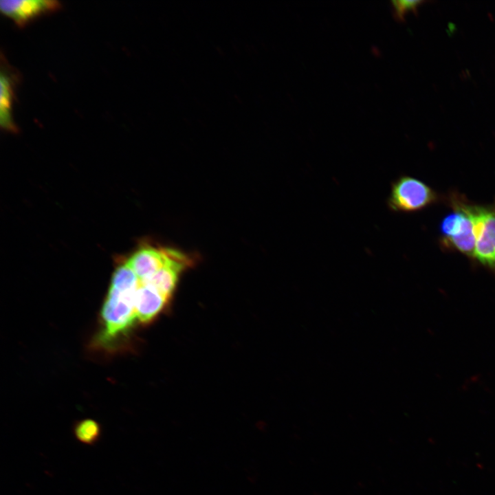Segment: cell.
Segmentation results:
<instances>
[{"label":"cell","instance_id":"1","mask_svg":"<svg viewBox=\"0 0 495 495\" xmlns=\"http://www.w3.org/2000/svg\"><path fill=\"white\" fill-rule=\"evenodd\" d=\"M435 192L426 183L402 175L390 184L386 206L394 212H413L423 210L437 200Z\"/></svg>","mask_w":495,"mask_h":495},{"label":"cell","instance_id":"2","mask_svg":"<svg viewBox=\"0 0 495 495\" xmlns=\"http://www.w3.org/2000/svg\"><path fill=\"white\" fill-rule=\"evenodd\" d=\"M452 211L440 223V233L444 245L473 257L475 248L474 228L465 201L452 199Z\"/></svg>","mask_w":495,"mask_h":495},{"label":"cell","instance_id":"3","mask_svg":"<svg viewBox=\"0 0 495 495\" xmlns=\"http://www.w3.org/2000/svg\"><path fill=\"white\" fill-rule=\"evenodd\" d=\"M138 288L120 291L110 287L102 309L104 324L101 336L102 340L108 341L115 338L133 324L136 319L135 296Z\"/></svg>","mask_w":495,"mask_h":495},{"label":"cell","instance_id":"4","mask_svg":"<svg viewBox=\"0 0 495 495\" xmlns=\"http://www.w3.org/2000/svg\"><path fill=\"white\" fill-rule=\"evenodd\" d=\"M465 206L474 223L473 258L495 273V206L468 204Z\"/></svg>","mask_w":495,"mask_h":495},{"label":"cell","instance_id":"5","mask_svg":"<svg viewBox=\"0 0 495 495\" xmlns=\"http://www.w3.org/2000/svg\"><path fill=\"white\" fill-rule=\"evenodd\" d=\"M61 8V3L54 0H2L1 13L10 18L19 28Z\"/></svg>","mask_w":495,"mask_h":495},{"label":"cell","instance_id":"6","mask_svg":"<svg viewBox=\"0 0 495 495\" xmlns=\"http://www.w3.org/2000/svg\"><path fill=\"white\" fill-rule=\"evenodd\" d=\"M177 249L144 246L126 261L140 281L144 280L166 265L174 257Z\"/></svg>","mask_w":495,"mask_h":495},{"label":"cell","instance_id":"7","mask_svg":"<svg viewBox=\"0 0 495 495\" xmlns=\"http://www.w3.org/2000/svg\"><path fill=\"white\" fill-rule=\"evenodd\" d=\"M168 300L152 287L141 283L135 296L136 319L142 323L152 320Z\"/></svg>","mask_w":495,"mask_h":495},{"label":"cell","instance_id":"8","mask_svg":"<svg viewBox=\"0 0 495 495\" xmlns=\"http://www.w3.org/2000/svg\"><path fill=\"white\" fill-rule=\"evenodd\" d=\"M16 76L7 67H1L0 76V126L2 129L16 133L18 129L12 118Z\"/></svg>","mask_w":495,"mask_h":495},{"label":"cell","instance_id":"9","mask_svg":"<svg viewBox=\"0 0 495 495\" xmlns=\"http://www.w3.org/2000/svg\"><path fill=\"white\" fill-rule=\"evenodd\" d=\"M140 284L138 276L126 262L115 271L111 278V287L120 291H129L137 289Z\"/></svg>","mask_w":495,"mask_h":495},{"label":"cell","instance_id":"10","mask_svg":"<svg viewBox=\"0 0 495 495\" xmlns=\"http://www.w3.org/2000/svg\"><path fill=\"white\" fill-rule=\"evenodd\" d=\"M101 432L100 424L91 419L78 421L74 428V434L76 439L86 445L96 443L100 440Z\"/></svg>","mask_w":495,"mask_h":495},{"label":"cell","instance_id":"11","mask_svg":"<svg viewBox=\"0 0 495 495\" xmlns=\"http://www.w3.org/2000/svg\"><path fill=\"white\" fill-rule=\"evenodd\" d=\"M421 1L395 0L391 1L394 16L397 19L402 20L408 11L417 9Z\"/></svg>","mask_w":495,"mask_h":495}]
</instances>
